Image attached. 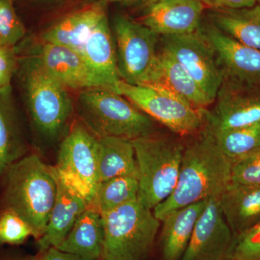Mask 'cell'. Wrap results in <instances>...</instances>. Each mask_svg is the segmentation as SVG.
Wrapping results in <instances>:
<instances>
[{"label": "cell", "mask_w": 260, "mask_h": 260, "mask_svg": "<svg viewBox=\"0 0 260 260\" xmlns=\"http://www.w3.org/2000/svg\"><path fill=\"white\" fill-rule=\"evenodd\" d=\"M189 138L185 142L175 189L153 210L160 222L186 205L218 198L231 183L232 160L218 148L206 126Z\"/></svg>", "instance_id": "obj_1"}, {"label": "cell", "mask_w": 260, "mask_h": 260, "mask_svg": "<svg viewBox=\"0 0 260 260\" xmlns=\"http://www.w3.org/2000/svg\"><path fill=\"white\" fill-rule=\"evenodd\" d=\"M6 172L5 201L8 209L23 218L32 229V236L40 239L56 200L55 168L31 154L12 164Z\"/></svg>", "instance_id": "obj_2"}, {"label": "cell", "mask_w": 260, "mask_h": 260, "mask_svg": "<svg viewBox=\"0 0 260 260\" xmlns=\"http://www.w3.org/2000/svg\"><path fill=\"white\" fill-rule=\"evenodd\" d=\"M153 134L133 140L138 165V200L149 209L172 194L177 185L185 142Z\"/></svg>", "instance_id": "obj_3"}, {"label": "cell", "mask_w": 260, "mask_h": 260, "mask_svg": "<svg viewBox=\"0 0 260 260\" xmlns=\"http://www.w3.org/2000/svg\"><path fill=\"white\" fill-rule=\"evenodd\" d=\"M78 108L82 123L99 138L119 137L133 140L155 133V120L112 90H82Z\"/></svg>", "instance_id": "obj_4"}, {"label": "cell", "mask_w": 260, "mask_h": 260, "mask_svg": "<svg viewBox=\"0 0 260 260\" xmlns=\"http://www.w3.org/2000/svg\"><path fill=\"white\" fill-rule=\"evenodd\" d=\"M102 214L103 260H147L160 220L139 200Z\"/></svg>", "instance_id": "obj_5"}, {"label": "cell", "mask_w": 260, "mask_h": 260, "mask_svg": "<svg viewBox=\"0 0 260 260\" xmlns=\"http://www.w3.org/2000/svg\"><path fill=\"white\" fill-rule=\"evenodd\" d=\"M20 80L29 112L37 129L47 138H57L73 115L68 89L47 71L37 56L18 58Z\"/></svg>", "instance_id": "obj_6"}, {"label": "cell", "mask_w": 260, "mask_h": 260, "mask_svg": "<svg viewBox=\"0 0 260 260\" xmlns=\"http://www.w3.org/2000/svg\"><path fill=\"white\" fill-rule=\"evenodd\" d=\"M99 138L82 122L70 128L58 152L55 170L63 183L93 203L101 180L99 168Z\"/></svg>", "instance_id": "obj_7"}, {"label": "cell", "mask_w": 260, "mask_h": 260, "mask_svg": "<svg viewBox=\"0 0 260 260\" xmlns=\"http://www.w3.org/2000/svg\"><path fill=\"white\" fill-rule=\"evenodd\" d=\"M116 93L181 138L194 136L206 125L208 110H198L162 90L121 80L116 84Z\"/></svg>", "instance_id": "obj_8"}, {"label": "cell", "mask_w": 260, "mask_h": 260, "mask_svg": "<svg viewBox=\"0 0 260 260\" xmlns=\"http://www.w3.org/2000/svg\"><path fill=\"white\" fill-rule=\"evenodd\" d=\"M114 31L121 80L131 85H143L156 57L160 36L124 15L114 17Z\"/></svg>", "instance_id": "obj_9"}, {"label": "cell", "mask_w": 260, "mask_h": 260, "mask_svg": "<svg viewBox=\"0 0 260 260\" xmlns=\"http://www.w3.org/2000/svg\"><path fill=\"white\" fill-rule=\"evenodd\" d=\"M162 47L170 52L199 85L213 104L223 76L209 44L198 31L160 37Z\"/></svg>", "instance_id": "obj_10"}, {"label": "cell", "mask_w": 260, "mask_h": 260, "mask_svg": "<svg viewBox=\"0 0 260 260\" xmlns=\"http://www.w3.org/2000/svg\"><path fill=\"white\" fill-rule=\"evenodd\" d=\"M198 32L213 50L223 78L260 87V51L233 39L209 20L202 21Z\"/></svg>", "instance_id": "obj_11"}, {"label": "cell", "mask_w": 260, "mask_h": 260, "mask_svg": "<svg viewBox=\"0 0 260 260\" xmlns=\"http://www.w3.org/2000/svg\"><path fill=\"white\" fill-rule=\"evenodd\" d=\"M207 124L219 129L244 127L260 122V87L223 78Z\"/></svg>", "instance_id": "obj_12"}, {"label": "cell", "mask_w": 260, "mask_h": 260, "mask_svg": "<svg viewBox=\"0 0 260 260\" xmlns=\"http://www.w3.org/2000/svg\"><path fill=\"white\" fill-rule=\"evenodd\" d=\"M234 238L218 198H212L198 219L181 260H227Z\"/></svg>", "instance_id": "obj_13"}, {"label": "cell", "mask_w": 260, "mask_h": 260, "mask_svg": "<svg viewBox=\"0 0 260 260\" xmlns=\"http://www.w3.org/2000/svg\"><path fill=\"white\" fill-rule=\"evenodd\" d=\"M141 86L162 90L198 110H208L213 104L182 65L162 47Z\"/></svg>", "instance_id": "obj_14"}, {"label": "cell", "mask_w": 260, "mask_h": 260, "mask_svg": "<svg viewBox=\"0 0 260 260\" xmlns=\"http://www.w3.org/2000/svg\"><path fill=\"white\" fill-rule=\"evenodd\" d=\"M37 57L42 66L68 89L81 91L89 89L112 90L78 51L44 43Z\"/></svg>", "instance_id": "obj_15"}, {"label": "cell", "mask_w": 260, "mask_h": 260, "mask_svg": "<svg viewBox=\"0 0 260 260\" xmlns=\"http://www.w3.org/2000/svg\"><path fill=\"white\" fill-rule=\"evenodd\" d=\"M205 8L201 0H162L143 10L141 23L160 37L193 34Z\"/></svg>", "instance_id": "obj_16"}, {"label": "cell", "mask_w": 260, "mask_h": 260, "mask_svg": "<svg viewBox=\"0 0 260 260\" xmlns=\"http://www.w3.org/2000/svg\"><path fill=\"white\" fill-rule=\"evenodd\" d=\"M105 5L100 1L66 15L43 34V43L69 48L80 53L90 32L107 15Z\"/></svg>", "instance_id": "obj_17"}, {"label": "cell", "mask_w": 260, "mask_h": 260, "mask_svg": "<svg viewBox=\"0 0 260 260\" xmlns=\"http://www.w3.org/2000/svg\"><path fill=\"white\" fill-rule=\"evenodd\" d=\"M87 202L57 177V192L45 232L39 239L42 251L57 248L87 208Z\"/></svg>", "instance_id": "obj_18"}, {"label": "cell", "mask_w": 260, "mask_h": 260, "mask_svg": "<svg viewBox=\"0 0 260 260\" xmlns=\"http://www.w3.org/2000/svg\"><path fill=\"white\" fill-rule=\"evenodd\" d=\"M218 205L236 237L260 220V186L231 182L219 197Z\"/></svg>", "instance_id": "obj_19"}, {"label": "cell", "mask_w": 260, "mask_h": 260, "mask_svg": "<svg viewBox=\"0 0 260 260\" xmlns=\"http://www.w3.org/2000/svg\"><path fill=\"white\" fill-rule=\"evenodd\" d=\"M208 200L186 205L174 210L162 219L160 236L162 260H181Z\"/></svg>", "instance_id": "obj_20"}, {"label": "cell", "mask_w": 260, "mask_h": 260, "mask_svg": "<svg viewBox=\"0 0 260 260\" xmlns=\"http://www.w3.org/2000/svg\"><path fill=\"white\" fill-rule=\"evenodd\" d=\"M80 55L116 93V84L121 80L112 30L107 15L100 20L83 44Z\"/></svg>", "instance_id": "obj_21"}, {"label": "cell", "mask_w": 260, "mask_h": 260, "mask_svg": "<svg viewBox=\"0 0 260 260\" xmlns=\"http://www.w3.org/2000/svg\"><path fill=\"white\" fill-rule=\"evenodd\" d=\"M103 244L102 214L88 208L57 249L78 256L80 260H97L102 258Z\"/></svg>", "instance_id": "obj_22"}, {"label": "cell", "mask_w": 260, "mask_h": 260, "mask_svg": "<svg viewBox=\"0 0 260 260\" xmlns=\"http://www.w3.org/2000/svg\"><path fill=\"white\" fill-rule=\"evenodd\" d=\"M217 28L247 47L260 51V5L241 9H209Z\"/></svg>", "instance_id": "obj_23"}, {"label": "cell", "mask_w": 260, "mask_h": 260, "mask_svg": "<svg viewBox=\"0 0 260 260\" xmlns=\"http://www.w3.org/2000/svg\"><path fill=\"white\" fill-rule=\"evenodd\" d=\"M101 182L116 177L136 175L138 165L133 140L119 137L99 138Z\"/></svg>", "instance_id": "obj_24"}, {"label": "cell", "mask_w": 260, "mask_h": 260, "mask_svg": "<svg viewBox=\"0 0 260 260\" xmlns=\"http://www.w3.org/2000/svg\"><path fill=\"white\" fill-rule=\"evenodd\" d=\"M23 144L11 95H0V175L21 158Z\"/></svg>", "instance_id": "obj_25"}, {"label": "cell", "mask_w": 260, "mask_h": 260, "mask_svg": "<svg viewBox=\"0 0 260 260\" xmlns=\"http://www.w3.org/2000/svg\"><path fill=\"white\" fill-rule=\"evenodd\" d=\"M205 126L218 148L232 162L260 148V122L230 129H215L207 124Z\"/></svg>", "instance_id": "obj_26"}, {"label": "cell", "mask_w": 260, "mask_h": 260, "mask_svg": "<svg viewBox=\"0 0 260 260\" xmlns=\"http://www.w3.org/2000/svg\"><path fill=\"white\" fill-rule=\"evenodd\" d=\"M139 181L136 175L120 176L102 181L89 208L105 213L138 199Z\"/></svg>", "instance_id": "obj_27"}, {"label": "cell", "mask_w": 260, "mask_h": 260, "mask_svg": "<svg viewBox=\"0 0 260 260\" xmlns=\"http://www.w3.org/2000/svg\"><path fill=\"white\" fill-rule=\"evenodd\" d=\"M26 34L15 8V0H0V45L15 47Z\"/></svg>", "instance_id": "obj_28"}, {"label": "cell", "mask_w": 260, "mask_h": 260, "mask_svg": "<svg viewBox=\"0 0 260 260\" xmlns=\"http://www.w3.org/2000/svg\"><path fill=\"white\" fill-rule=\"evenodd\" d=\"M227 260H260V220L234 237Z\"/></svg>", "instance_id": "obj_29"}, {"label": "cell", "mask_w": 260, "mask_h": 260, "mask_svg": "<svg viewBox=\"0 0 260 260\" xmlns=\"http://www.w3.org/2000/svg\"><path fill=\"white\" fill-rule=\"evenodd\" d=\"M231 182L260 186V148L232 162Z\"/></svg>", "instance_id": "obj_30"}, {"label": "cell", "mask_w": 260, "mask_h": 260, "mask_svg": "<svg viewBox=\"0 0 260 260\" xmlns=\"http://www.w3.org/2000/svg\"><path fill=\"white\" fill-rule=\"evenodd\" d=\"M30 236L32 232L28 223L13 210H5L0 218V243L21 244Z\"/></svg>", "instance_id": "obj_31"}, {"label": "cell", "mask_w": 260, "mask_h": 260, "mask_svg": "<svg viewBox=\"0 0 260 260\" xmlns=\"http://www.w3.org/2000/svg\"><path fill=\"white\" fill-rule=\"evenodd\" d=\"M18 64V56L15 47L0 45V95H11L12 81Z\"/></svg>", "instance_id": "obj_32"}, {"label": "cell", "mask_w": 260, "mask_h": 260, "mask_svg": "<svg viewBox=\"0 0 260 260\" xmlns=\"http://www.w3.org/2000/svg\"><path fill=\"white\" fill-rule=\"evenodd\" d=\"M209 9H241L257 4V0H201Z\"/></svg>", "instance_id": "obj_33"}, {"label": "cell", "mask_w": 260, "mask_h": 260, "mask_svg": "<svg viewBox=\"0 0 260 260\" xmlns=\"http://www.w3.org/2000/svg\"><path fill=\"white\" fill-rule=\"evenodd\" d=\"M42 252L44 254L39 257L24 260H80L78 256L61 251L60 249L56 247L49 248Z\"/></svg>", "instance_id": "obj_34"}, {"label": "cell", "mask_w": 260, "mask_h": 260, "mask_svg": "<svg viewBox=\"0 0 260 260\" xmlns=\"http://www.w3.org/2000/svg\"><path fill=\"white\" fill-rule=\"evenodd\" d=\"M104 4L107 5L109 3H116L121 5H125V6H129V5H141L144 3L145 0H100Z\"/></svg>", "instance_id": "obj_35"}, {"label": "cell", "mask_w": 260, "mask_h": 260, "mask_svg": "<svg viewBox=\"0 0 260 260\" xmlns=\"http://www.w3.org/2000/svg\"><path fill=\"white\" fill-rule=\"evenodd\" d=\"M160 1H162V0H145L144 3H142L140 6L141 7L142 9L144 10L145 8H148V7L150 6V5L155 4V3H158V2Z\"/></svg>", "instance_id": "obj_36"}, {"label": "cell", "mask_w": 260, "mask_h": 260, "mask_svg": "<svg viewBox=\"0 0 260 260\" xmlns=\"http://www.w3.org/2000/svg\"><path fill=\"white\" fill-rule=\"evenodd\" d=\"M0 260H17V259H0Z\"/></svg>", "instance_id": "obj_37"}, {"label": "cell", "mask_w": 260, "mask_h": 260, "mask_svg": "<svg viewBox=\"0 0 260 260\" xmlns=\"http://www.w3.org/2000/svg\"><path fill=\"white\" fill-rule=\"evenodd\" d=\"M257 4L260 5V0H257Z\"/></svg>", "instance_id": "obj_38"}, {"label": "cell", "mask_w": 260, "mask_h": 260, "mask_svg": "<svg viewBox=\"0 0 260 260\" xmlns=\"http://www.w3.org/2000/svg\"><path fill=\"white\" fill-rule=\"evenodd\" d=\"M97 260H103V259H97Z\"/></svg>", "instance_id": "obj_39"}]
</instances>
